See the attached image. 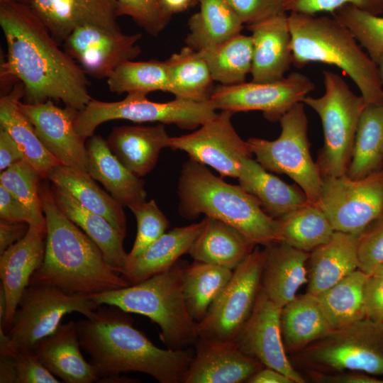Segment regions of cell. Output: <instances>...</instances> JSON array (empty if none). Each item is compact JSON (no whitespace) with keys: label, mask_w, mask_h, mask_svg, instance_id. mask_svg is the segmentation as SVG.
I'll return each mask as SVG.
<instances>
[{"label":"cell","mask_w":383,"mask_h":383,"mask_svg":"<svg viewBox=\"0 0 383 383\" xmlns=\"http://www.w3.org/2000/svg\"><path fill=\"white\" fill-rule=\"evenodd\" d=\"M368 276L357 269L316 296L333 329L366 318L363 289Z\"/></svg>","instance_id":"ab89813d"},{"label":"cell","mask_w":383,"mask_h":383,"mask_svg":"<svg viewBox=\"0 0 383 383\" xmlns=\"http://www.w3.org/2000/svg\"><path fill=\"white\" fill-rule=\"evenodd\" d=\"M0 382L18 383L16 360L12 355H0Z\"/></svg>","instance_id":"680465c9"},{"label":"cell","mask_w":383,"mask_h":383,"mask_svg":"<svg viewBox=\"0 0 383 383\" xmlns=\"http://www.w3.org/2000/svg\"><path fill=\"white\" fill-rule=\"evenodd\" d=\"M248 383H294L287 375L270 367H264L247 381Z\"/></svg>","instance_id":"6f0895ef"},{"label":"cell","mask_w":383,"mask_h":383,"mask_svg":"<svg viewBox=\"0 0 383 383\" xmlns=\"http://www.w3.org/2000/svg\"><path fill=\"white\" fill-rule=\"evenodd\" d=\"M25 160L23 151L11 135L0 127V171Z\"/></svg>","instance_id":"11a10c76"},{"label":"cell","mask_w":383,"mask_h":383,"mask_svg":"<svg viewBox=\"0 0 383 383\" xmlns=\"http://www.w3.org/2000/svg\"><path fill=\"white\" fill-rule=\"evenodd\" d=\"M29 225L26 223L0 221V254L21 240L27 233Z\"/></svg>","instance_id":"9f6ffc18"},{"label":"cell","mask_w":383,"mask_h":383,"mask_svg":"<svg viewBox=\"0 0 383 383\" xmlns=\"http://www.w3.org/2000/svg\"><path fill=\"white\" fill-rule=\"evenodd\" d=\"M107 84L109 90L118 94L170 91L165 62L156 60L126 61L110 75Z\"/></svg>","instance_id":"b9f144b4"},{"label":"cell","mask_w":383,"mask_h":383,"mask_svg":"<svg viewBox=\"0 0 383 383\" xmlns=\"http://www.w3.org/2000/svg\"><path fill=\"white\" fill-rule=\"evenodd\" d=\"M135 379H131L126 377H122L120 374H115L112 376H108L103 378H101L98 382H111V383H124V382H135L138 381H135Z\"/></svg>","instance_id":"91938a15"},{"label":"cell","mask_w":383,"mask_h":383,"mask_svg":"<svg viewBox=\"0 0 383 383\" xmlns=\"http://www.w3.org/2000/svg\"><path fill=\"white\" fill-rule=\"evenodd\" d=\"M204 221L203 228L189 251L194 260L233 270L256 247L233 226L207 216Z\"/></svg>","instance_id":"4dcf8cb0"},{"label":"cell","mask_w":383,"mask_h":383,"mask_svg":"<svg viewBox=\"0 0 383 383\" xmlns=\"http://www.w3.org/2000/svg\"><path fill=\"white\" fill-rule=\"evenodd\" d=\"M280 242L311 252L328 242L335 231L327 216L317 204H307L276 218Z\"/></svg>","instance_id":"74e56055"},{"label":"cell","mask_w":383,"mask_h":383,"mask_svg":"<svg viewBox=\"0 0 383 383\" xmlns=\"http://www.w3.org/2000/svg\"><path fill=\"white\" fill-rule=\"evenodd\" d=\"M323 76L324 94L306 96L302 102L321 121L324 141L316 163L321 177L325 178L347 173L359 120L367 104L340 75L324 70Z\"/></svg>","instance_id":"ba28073f"},{"label":"cell","mask_w":383,"mask_h":383,"mask_svg":"<svg viewBox=\"0 0 383 383\" xmlns=\"http://www.w3.org/2000/svg\"><path fill=\"white\" fill-rule=\"evenodd\" d=\"M165 62L170 83L169 93L175 98L209 101L214 88L213 79L201 52L186 45Z\"/></svg>","instance_id":"d590c367"},{"label":"cell","mask_w":383,"mask_h":383,"mask_svg":"<svg viewBox=\"0 0 383 383\" xmlns=\"http://www.w3.org/2000/svg\"><path fill=\"white\" fill-rule=\"evenodd\" d=\"M118 16L131 17L152 36L159 35L168 24L171 15L161 0H116Z\"/></svg>","instance_id":"bcb514c9"},{"label":"cell","mask_w":383,"mask_h":383,"mask_svg":"<svg viewBox=\"0 0 383 383\" xmlns=\"http://www.w3.org/2000/svg\"><path fill=\"white\" fill-rule=\"evenodd\" d=\"M333 16L346 26L377 65L383 57V17L352 5L337 9Z\"/></svg>","instance_id":"ee69618b"},{"label":"cell","mask_w":383,"mask_h":383,"mask_svg":"<svg viewBox=\"0 0 383 383\" xmlns=\"http://www.w3.org/2000/svg\"><path fill=\"white\" fill-rule=\"evenodd\" d=\"M50 189L59 209L96 244L106 261L121 274L128 256L123 248L126 234L102 216L86 209L62 188L52 184Z\"/></svg>","instance_id":"f1b7e54d"},{"label":"cell","mask_w":383,"mask_h":383,"mask_svg":"<svg viewBox=\"0 0 383 383\" xmlns=\"http://www.w3.org/2000/svg\"><path fill=\"white\" fill-rule=\"evenodd\" d=\"M133 321L128 312L102 304L91 318L77 322L81 348L89 355L99 379L138 372L160 383L183 382L194 353L158 348L133 326Z\"/></svg>","instance_id":"7a4b0ae2"},{"label":"cell","mask_w":383,"mask_h":383,"mask_svg":"<svg viewBox=\"0 0 383 383\" xmlns=\"http://www.w3.org/2000/svg\"><path fill=\"white\" fill-rule=\"evenodd\" d=\"M137 221V234L127 262L141 255L162 235L169 227V221L154 200L143 201L128 207Z\"/></svg>","instance_id":"f6af8a7d"},{"label":"cell","mask_w":383,"mask_h":383,"mask_svg":"<svg viewBox=\"0 0 383 383\" xmlns=\"http://www.w3.org/2000/svg\"><path fill=\"white\" fill-rule=\"evenodd\" d=\"M357 260L358 269L368 275L383 265V215L360 233Z\"/></svg>","instance_id":"7dc6e473"},{"label":"cell","mask_w":383,"mask_h":383,"mask_svg":"<svg viewBox=\"0 0 383 383\" xmlns=\"http://www.w3.org/2000/svg\"><path fill=\"white\" fill-rule=\"evenodd\" d=\"M383 168V104H367L357 126L346 174L363 178Z\"/></svg>","instance_id":"8d00e7d4"},{"label":"cell","mask_w":383,"mask_h":383,"mask_svg":"<svg viewBox=\"0 0 383 383\" xmlns=\"http://www.w3.org/2000/svg\"><path fill=\"white\" fill-rule=\"evenodd\" d=\"M170 138L165 124L158 123L154 126L113 127L106 142L121 163L142 177L154 169L160 150L168 148Z\"/></svg>","instance_id":"cb8c5ba5"},{"label":"cell","mask_w":383,"mask_h":383,"mask_svg":"<svg viewBox=\"0 0 383 383\" xmlns=\"http://www.w3.org/2000/svg\"><path fill=\"white\" fill-rule=\"evenodd\" d=\"M40 179L34 167L23 160L1 172L0 184L28 209L38 228L47 231L40 199Z\"/></svg>","instance_id":"7bdbcfd3"},{"label":"cell","mask_w":383,"mask_h":383,"mask_svg":"<svg viewBox=\"0 0 383 383\" xmlns=\"http://www.w3.org/2000/svg\"><path fill=\"white\" fill-rule=\"evenodd\" d=\"M88 174L99 182L123 206L145 201V183L126 168L101 135H93L86 145Z\"/></svg>","instance_id":"83f0119b"},{"label":"cell","mask_w":383,"mask_h":383,"mask_svg":"<svg viewBox=\"0 0 383 383\" xmlns=\"http://www.w3.org/2000/svg\"><path fill=\"white\" fill-rule=\"evenodd\" d=\"M285 0H227L243 24L262 22L284 13Z\"/></svg>","instance_id":"681fc988"},{"label":"cell","mask_w":383,"mask_h":383,"mask_svg":"<svg viewBox=\"0 0 383 383\" xmlns=\"http://www.w3.org/2000/svg\"><path fill=\"white\" fill-rule=\"evenodd\" d=\"M30 6L60 45L84 25L121 31L116 0H32Z\"/></svg>","instance_id":"d6986e66"},{"label":"cell","mask_w":383,"mask_h":383,"mask_svg":"<svg viewBox=\"0 0 383 383\" xmlns=\"http://www.w3.org/2000/svg\"><path fill=\"white\" fill-rule=\"evenodd\" d=\"M366 318L383 323V276L369 275L363 289Z\"/></svg>","instance_id":"816d5d0a"},{"label":"cell","mask_w":383,"mask_h":383,"mask_svg":"<svg viewBox=\"0 0 383 383\" xmlns=\"http://www.w3.org/2000/svg\"><path fill=\"white\" fill-rule=\"evenodd\" d=\"M204 224L203 218L199 223L165 232L141 255L126 262L121 277L133 285L170 269L182 255L189 253Z\"/></svg>","instance_id":"4316f807"},{"label":"cell","mask_w":383,"mask_h":383,"mask_svg":"<svg viewBox=\"0 0 383 383\" xmlns=\"http://www.w3.org/2000/svg\"><path fill=\"white\" fill-rule=\"evenodd\" d=\"M40 199L47 226L45 252L29 284L89 296L130 285L109 265L96 244L59 209L50 188L40 187Z\"/></svg>","instance_id":"3957f363"},{"label":"cell","mask_w":383,"mask_h":383,"mask_svg":"<svg viewBox=\"0 0 383 383\" xmlns=\"http://www.w3.org/2000/svg\"><path fill=\"white\" fill-rule=\"evenodd\" d=\"M266 255L265 248L255 247L233 270L228 284L196 323L199 338L234 342L254 307Z\"/></svg>","instance_id":"8fae6325"},{"label":"cell","mask_w":383,"mask_h":383,"mask_svg":"<svg viewBox=\"0 0 383 383\" xmlns=\"http://www.w3.org/2000/svg\"><path fill=\"white\" fill-rule=\"evenodd\" d=\"M19 108L43 145L62 165L88 173L87 147L74 124L77 109L60 108L52 100L36 104L21 101Z\"/></svg>","instance_id":"ac0fdd59"},{"label":"cell","mask_w":383,"mask_h":383,"mask_svg":"<svg viewBox=\"0 0 383 383\" xmlns=\"http://www.w3.org/2000/svg\"><path fill=\"white\" fill-rule=\"evenodd\" d=\"M32 0H0V3H4V2H17V3H23L26 4H30Z\"/></svg>","instance_id":"be15d7a7"},{"label":"cell","mask_w":383,"mask_h":383,"mask_svg":"<svg viewBox=\"0 0 383 383\" xmlns=\"http://www.w3.org/2000/svg\"><path fill=\"white\" fill-rule=\"evenodd\" d=\"M16 360L18 383H59L62 381L40 362L33 350L17 351Z\"/></svg>","instance_id":"f907efd6"},{"label":"cell","mask_w":383,"mask_h":383,"mask_svg":"<svg viewBox=\"0 0 383 383\" xmlns=\"http://www.w3.org/2000/svg\"><path fill=\"white\" fill-rule=\"evenodd\" d=\"M6 313V298L3 287H0V326L4 324Z\"/></svg>","instance_id":"94428289"},{"label":"cell","mask_w":383,"mask_h":383,"mask_svg":"<svg viewBox=\"0 0 383 383\" xmlns=\"http://www.w3.org/2000/svg\"><path fill=\"white\" fill-rule=\"evenodd\" d=\"M266 248L260 287L279 307L282 308L296 296L298 290L308 283L306 263L310 252L294 248L283 242Z\"/></svg>","instance_id":"d4e9b609"},{"label":"cell","mask_w":383,"mask_h":383,"mask_svg":"<svg viewBox=\"0 0 383 383\" xmlns=\"http://www.w3.org/2000/svg\"><path fill=\"white\" fill-rule=\"evenodd\" d=\"M0 218L6 221L26 223L38 227L28 209L1 184Z\"/></svg>","instance_id":"f5cc1de1"},{"label":"cell","mask_w":383,"mask_h":383,"mask_svg":"<svg viewBox=\"0 0 383 383\" xmlns=\"http://www.w3.org/2000/svg\"><path fill=\"white\" fill-rule=\"evenodd\" d=\"M377 65H378V67H379V74H380V78H381V82H382V91H383V57H381V59L379 60Z\"/></svg>","instance_id":"6125c7cd"},{"label":"cell","mask_w":383,"mask_h":383,"mask_svg":"<svg viewBox=\"0 0 383 383\" xmlns=\"http://www.w3.org/2000/svg\"><path fill=\"white\" fill-rule=\"evenodd\" d=\"M0 26L7 53L3 86L21 82L26 102L62 101L80 111L91 100L87 75L54 39L29 4L0 3Z\"/></svg>","instance_id":"6da1fadb"},{"label":"cell","mask_w":383,"mask_h":383,"mask_svg":"<svg viewBox=\"0 0 383 383\" xmlns=\"http://www.w3.org/2000/svg\"><path fill=\"white\" fill-rule=\"evenodd\" d=\"M47 231L29 226L26 235L1 253V286L6 298V313L2 328L8 332L20 299L33 273L42 265L45 252Z\"/></svg>","instance_id":"ffe728a7"},{"label":"cell","mask_w":383,"mask_h":383,"mask_svg":"<svg viewBox=\"0 0 383 383\" xmlns=\"http://www.w3.org/2000/svg\"><path fill=\"white\" fill-rule=\"evenodd\" d=\"M345 5H352L374 15L383 13V0H285L284 9L286 13L316 15L321 12L333 13Z\"/></svg>","instance_id":"c3c4849f"},{"label":"cell","mask_w":383,"mask_h":383,"mask_svg":"<svg viewBox=\"0 0 383 383\" xmlns=\"http://www.w3.org/2000/svg\"><path fill=\"white\" fill-rule=\"evenodd\" d=\"M24 96L23 86L17 82L0 99V127L6 130L23 151L25 160L31 165L42 179L49 171L62 165L43 145L35 129L22 113L19 103Z\"/></svg>","instance_id":"1f68e13d"},{"label":"cell","mask_w":383,"mask_h":383,"mask_svg":"<svg viewBox=\"0 0 383 383\" xmlns=\"http://www.w3.org/2000/svg\"><path fill=\"white\" fill-rule=\"evenodd\" d=\"M99 306L89 296L70 295L54 287L29 284L7 332L13 355L18 350H32L36 342L57 328L67 313L77 312L91 318Z\"/></svg>","instance_id":"7c38bea8"},{"label":"cell","mask_w":383,"mask_h":383,"mask_svg":"<svg viewBox=\"0 0 383 383\" xmlns=\"http://www.w3.org/2000/svg\"><path fill=\"white\" fill-rule=\"evenodd\" d=\"M318 206L335 231L360 233L383 215V168L363 178H322Z\"/></svg>","instance_id":"4fadbf2b"},{"label":"cell","mask_w":383,"mask_h":383,"mask_svg":"<svg viewBox=\"0 0 383 383\" xmlns=\"http://www.w3.org/2000/svg\"><path fill=\"white\" fill-rule=\"evenodd\" d=\"M279 121L281 133L277 139L250 138L246 140L248 148L265 169L289 176L301 189L308 201L317 204L321 194L322 177L310 154L304 104H296Z\"/></svg>","instance_id":"30bf717a"},{"label":"cell","mask_w":383,"mask_h":383,"mask_svg":"<svg viewBox=\"0 0 383 383\" xmlns=\"http://www.w3.org/2000/svg\"><path fill=\"white\" fill-rule=\"evenodd\" d=\"M77 322L60 323L50 335L35 343L33 350L43 365L66 383H91L99 377L83 357Z\"/></svg>","instance_id":"603a6c76"},{"label":"cell","mask_w":383,"mask_h":383,"mask_svg":"<svg viewBox=\"0 0 383 383\" xmlns=\"http://www.w3.org/2000/svg\"><path fill=\"white\" fill-rule=\"evenodd\" d=\"M289 360L305 372L357 371L383 377V323L365 318L334 328Z\"/></svg>","instance_id":"52a82bcc"},{"label":"cell","mask_w":383,"mask_h":383,"mask_svg":"<svg viewBox=\"0 0 383 383\" xmlns=\"http://www.w3.org/2000/svg\"><path fill=\"white\" fill-rule=\"evenodd\" d=\"M292 65L301 68L321 62L342 70L359 89L367 104H383L378 65L350 30L335 18L297 12L288 14Z\"/></svg>","instance_id":"277c9868"},{"label":"cell","mask_w":383,"mask_h":383,"mask_svg":"<svg viewBox=\"0 0 383 383\" xmlns=\"http://www.w3.org/2000/svg\"><path fill=\"white\" fill-rule=\"evenodd\" d=\"M233 270L194 260L184 267L182 291L187 309L196 323L206 314L231 279Z\"/></svg>","instance_id":"f35d334b"},{"label":"cell","mask_w":383,"mask_h":383,"mask_svg":"<svg viewBox=\"0 0 383 383\" xmlns=\"http://www.w3.org/2000/svg\"><path fill=\"white\" fill-rule=\"evenodd\" d=\"M216 109L209 101H195L175 98L168 102H155L144 94H127L118 101H101L91 99L78 111L74 128L85 140L94 135L96 128L109 121L123 119L135 123L157 122L174 124L182 129L193 130L213 118Z\"/></svg>","instance_id":"9c48e42d"},{"label":"cell","mask_w":383,"mask_h":383,"mask_svg":"<svg viewBox=\"0 0 383 383\" xmlns=\"http://www.w3.org/2000/svg\"><path fill=\"white\" fill-rule=\"evenodd\" d=\"M203 53L213 81L222 85L245 82L252 62L251 35L241 33L218 44Z\"/></svg>","instance_id":"60d3db41"},{"label":"cell","mask_w":383,"mask_h":383,"mask_svg":"<svg viewBox=\"0 0 383 383\" xmlns=\"http://www.w3.org/2000/svg\"><path fill=\"white\" fill-rule=\"evenodd\" d=\"M238 179L240 187L274 219L309 203L301 189L285 183L252 157L242 160Z\"/></svg>","instance_id":"f546056e"},{"label":"cell","mask_w":383,"mask_h":383,"mask_svg":"<svg viewBox=\"0 0 383 383\" xmlns=\"http://www.w3.org/2000/svg\"><path fill=\"white\" fill-rule=\"evenodd\" d=\"M372 274L383 276V265L379 267Z\"/></svg>","instance_id":"e7e4bbea"},{"label":"cell","mask_w":383,"mask_h":383,"mask_svg":"<svg viewBox=\"0 0 383 383\" xmlns=\"http://www.w3.org/2000/svg\"><path fill=\"white\" fill-rule=\"evenodd\" d=\"M360 235L335 231L328 242L310 252L307 293L317 296L358 269Z\"/></svg>","instance_id":"484cf974"},{"label":"cell","mask_w":383,"mask_h":383,"mask_svg":"<svg viewBox=\"0 0 383 383\" xmlns=\"http://www.w3.org/2000/svg\"><path fill=\"white\" fill-rule=\"evenodd\" d=\"M281 310L260 287L252 311L234 343L242 353L264 367L282 372L294 383H304L306 379L293 366L284 347Z\"/></svg>","instance_id":"2e32d148"},{"label":"cell","mask_w":383,"mask_h":383,"mask_svg":"<svg viewBox=\"0 0 383 383\" xmlns=\"http://www.w3.org/2000/svg\"><path fill=\"white\" fill-rule=\"evenodd\" d=\"M199 11L188 21L186 45L204 51L240 33L243 28L227 0H198Z\"/></svg>","instance_id":"e575fe53"},{"label":"cell","mask_w":383,"mask_h":383,"mask_svg":"<svg viewBox=\"0 0 383 383\" xmlns=\"http://www.w3.org/2000/svg\"><path fill=\"white\" fill-rule=\"evenodd\" d=\"M184 267L170 269L140 283L90 296L99 305L116 306L141 314L158 325L162 341L173 350L196 343V322L190 316L183 296Z\"/></svg>","instance_id":"8992f818"},{"label":"cell","mask_w":383,"mask_h":383,"mask_svg":"<svg viewBox=\"0 0 383 383\" xmlns=\"http://www.w3.org/2000/svg\"><path fill=\"white\" fill-rule=\"evenodd\" d=\"M179 211L189 218L203 213L238 229L256 245L280 242L275 219L240 185L214 175L206 165L189 160L182 166L178 183Z\"/></svg>","instance_id":"5b68a950"},{"label":"cell","mask_w":383,"mask_h":383,"mask_svg":"<svg viewBox=\"0 0 383 383\" xmlns=\"http://www.w3.org/2000/svg\"><path fill=\"white\" fill-rule=\"evenodd\" d=\"M194 360L184 383L247 382L264 367L257 360L242 353L234 342L198 338Z\"/></svg>","instance_id":"44dd1931"},{"label":"cell","mask_w":383,"mask_h":383,"mask_svg":"<svg viewBox=\"0 0 383 383\" xmlns=\"http://www.w3.org/2000/svg\"><path fill=\"white\" fill-rule=\"evenodd\" d=\"M141 33L124 34L94 25L75 28L63 42V49L87 75L108 79L121 63L140 54Z\"/></svg>","instance_id":"e0dca14e"},{"label":"cell","mask_w":383,"mask_h":383,"mask_svg":"<svg viewBox=\"0 0 383 383\" xmlns=\"http://www.w3.org/2000/svg\"><path fill=\"white\" fill-rule=\"evenodd\" d=\"M314 89L308 77L295 72L270 82L219 84L213 88L209 100L216 110L233 113L260 111L266 119L276 122Z\"/></svg>","instance_id":"5bb4252c"},{"label":"cell","mask_w":383,"mask_h":383,"mask_svg":"<svg viewBox=\"0 0 383 383\" xmlns=\"http://www.w3.org/2000/svg\"><path fill=\"white\" fill-rule=\"evenodd\" d=\"M308 377L317 383H383V379L357 371H343L333 373L305 372Z\"/></svg>","instance_id":"db71d44e"},{"label":"cell","mask_w":383,"mask_h":383,"mask_svg":"<svg viewBox=\"0 0 383 383\" xmlns=\"http://www.w3.org/2000/svg\"><path fill=\"white\" fill-rule=\"evenodd\" d=\"M233 114L221 111L191 133L170 137L168 148L185 152L190 160L212 167L221 177L238 178L242 160L252 154L235 130Z\"/></svg>","instance_id":"9a60e30c"},{"label":"cell","mask_w":383,"mask_h":383,"mask_svg":"<svg viewBox=\"0 0 383 383\" xmlns=\"http://www.w3.org/2000/svg\"><path fill=\"white\" fill-rule=\"evenodd\" d=\"M280 326L284 349L290 355L333 330L316 296L307 292L282 308Z\"/></svg>","instance_id":"d6a6232c"},{"label":"cell","mask_w":383,"mask_h":383,"mask_svg":"<svg viewBox=\"0 0 383 383\" xmlns=\"http://www.w3.org/2000/svg\"><path fill=\"white\" fill-rule=\"evenodd\" d=\"M247 28L252 33V81L270 82L284 77L292 64V36L287 13Z\"/></svg>","instance_id":"7402d4cb"},{"label":"cell","mask_w":383,"mask_h":383,"mask_svg":"<svg viewBox=\"0 0 383 383\" xmlns=\"http://www.w3.org/2000/svg\"><path fill=\"white\" fill-rule=\"evenodd\" d=\"M46 179L67 191L86 209L102 216L126 234L123 206L109 193L101 189L87 172L58 165L49 171Z\"/></svg>","instance_id":"836d02e7"}]
</instances>
